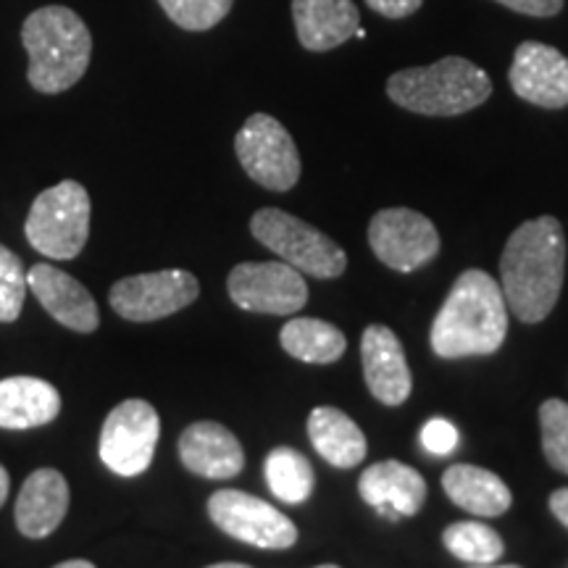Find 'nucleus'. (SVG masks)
Returning a JSON list of instances; mask_svg holds the SVG:
<instances>
[{
  "instance_id": "f3484780",
  "label": "nucleus",
  "mask_w": 568,
  "mask_h": 568,
  "mask_svg": "<svg viewBox=\"0 0 568 568\" xmlns=\"http://www.w3.org/2000/svg\"><path fill=\"white\" fill-rule=\"evenodd\" d=\"M180 460L187 471L205 479H232L243 471L240 439L216 422H195L180 437Z\"/></svg>"
},
{
  "instance_id": "412c9836",
  "label": "nucleus",
  "mask_w": 568,
  "mask_h": 568,
  "mask_svg": "<svg viewBox=\"0 0 568 568\" xmlns=\"http://www.w3.org/2000/svg\"><path fill=\"white\" fill-rule=\"evenodd\" d=\"M443 489L458 508L485 518L503 516L514 503L506 481L489 468L471 464H456L447 468L443 474Z\"/></svg>"
},
{
  "instance_id": "72a5a7b5",
  "label": "nucleus",
  "mask_w": 568,
  "mask_h": 568,
  "mask_svg": "<svg viewBox=\"0 0 568 568\" xmlns=\"http://www.w3.org/2000/svg\"><path fill=\"white\" fill-rule=\"evenodd\" d=\"M53 568H95L90 564V560H67V564H59Z\"/></svg>"
},
{
  "instance_id": "1a4fd4ad",
  "label": "nucleus",
  "mask_w": 568,
  "mask_h": 568,
  "mask_svg": "<svg viewBox=\"0 0 568 568\" xmlns=\"http://www.w3.org/2000/svg\"><path fill=\"white\" fill-rule=\"evenodd\" d=\"M161 437V418L148 400H124L101 429V460L119 477H138L151 466Z\"/></svg>"
},
{
  "instance_id": "6ab92c4d",
  "label": "nucleus",
  "mask_w": 568,
  "mask_h": 568,
  "mask_svg": "<svg viewBox=\"0 0 568 568\" xmlns=\"http://www.w3.org/2000/svg\"><path fill=\"white\" fill-rule=\"evenodd\" d=\"M69 510V485L55 468H38L27 477L17 497V527L24 537L42 539L61 527Z\"/></svg>"
},
{
  "instance_id": "4468645a",
  "label": "nucleus",
  "mask_w": 568,
  "mask_h": 568,
  "mask_svg": "<svg viewBox=\"0 0 568 568\" xmlns=\"http://www.w3.org/2000/svg\"><path fill=\"white\" fill-rule=\"evenodd\" d=\"M361 361L372 395L382 406H403L414 389L406 351L389 326L372 324L361 337Z\"/></svg>"
},
{
  "instance_id": "7c9ffc66",
  "label": "nucleus",
  "mask_w": 568,
  "mask_h": 568,
  "mask_svg": "<svg viewBox=\"0 0 568 568\" xmlns=\"http://www.w3.org/2000/svg\"><path fill=\"white\" fill-rule=\"evenodd\" d=\"M424 0H366V6L372 9L374 13H379V17L385 19H406L410 13H416L422 9Z\"/></svg>"
},
{
  "instance_id": "423d86ee",
  "label": "nucleus",
  "mask_w": 568,
  "mask_h": 568,
  "mask_svg": "<svg viewBox=\"0 0 568 568\" xmlns=\"http://www.w3.org/2000/svg\"><path fill=\"white\" fill-rule=\"evenodd\" d=\"M251 232L261 245L280 255L284 264L297 268L301 274H311L316 280H335L347 268V255L335 240L282 209L255 211Z\"/></svg>"
},
{
  "instance_id": "a211bd4d",
  "label": "nucleus",
  "mask_w": 568,
  "mask_h": 568,
  "mask_svg": "<svg viewBox=\"0 0 568 568\" xmlns=\"http://www.w3.org/2000/svg\"><path fill=\"white\" fill-rule=\"evenodd\" d=\"M297 42L311 53L345 45L361 30V13L353 0H293Z\"/></svg>"
},
{
  "instance_id": "f257e3e1",
  "label": "nucleus",
  "mask_w": 568,
  "mask_h": 568,
  "mask_svg": "<svg viewBox=\"0 0 568 568\" xmlns=\"http://www.w3.org/2000/svg\"><path fill=\"white\" fill-rule=\"evenodd\" d=\"M566 280V234L556 216H537L510 234L500 258V290L524 324L545 322Z\"/></svg>"
},
{
  "instance_id": "7ed1b4c3",
  "label": "nucleus",
  "mask_w": 568,
  "mask_h": 568,
  "mask_svg": "<svg viewBox=\"0 0 568 568\" xmlns=\"http://www.w3.org/2000/svg\"><path fill=\"white\" fill-rule=\"evenodd\" d=\"M21 42L30 55L27 80L38 92L59 95L88 74L92 34L77 11L67 6H42L21 24Z\"/></svg>"
},
{
  "instance_id": "9d476101",
  "label": "nucleus",
  "mask_w": 568,
  "mask_h": 568,
  "mask_svg": "<svg viewBox=\"0 0 568 568\" xmlns=\"http://www.w3.org/2000/svg\"><path fill=\"white\" fill-rule=\"evenodd\" d=\"M201 295L195 274L166 268V272L124 276L111 287V308L126 322H159L187 308Z\"/></svg>"
},
{
  "instance_id": "5701e85b",
  "label": "nucleus",
  "mask_w": 568,
  "mask_h": 568,
  "mask_svg": "<svg viewBox=\"0 0 568 568\" xmlns=\"http://www.w3.org/2000/svg\"><path fill=\"white\" fill-rule=\"evenodd\" d=\"M280 343L303 364H335L345 355L347 339L335 324L322 318H293L282 326Z\"/></svg>"
},
{
  "instance_id": "f03ea898",
  "label": "nucleus",
  "mask_w": 568,
  "mask_h": 568,
  "mask_svg": "<svg viewBox=\"0 0 568 568\" xmlns=\"http://www.w3.org/2000/svg\"><path fill=\"white\" fill-rule=\"evenodd\" d=\"M508 335V303L487 272L468 268L447 293L432 324V351L456 361L468 355H493Z\"/></svg>"
},
{
  "instance_id": "cd10ccee",
  "label": "nucleus",
  "mask_w": 568,
  "mask_h": 568,
  "mask_svg": "<svg viewBox=\"0 0 568 568\" xmlns=\"http://www.w3.org/2000/svg\"><path fill=\"white\" fill-rule=\"evenodd\" d=\"M27 276L21 268V258L9 247L0 245V322H17L27 297Z\"/></svg>"
},
{
  "instance_id": "2eb2a0df",
  "label": "nucleus",
  "mask_w": 568,
  "mask_h": 568,
  "mask_svg": "<svg viewBox=\"0 0 568 568\" xmlns=\"http://www.w3.org/2000/svg\"><path fill=\"white\" fill-rule=\"evenodd\" d=\"M27 284H30V290L40 301L42 308H45L55 322L69 326V329L90 335V332H95L98 324H101L98 305L88 293V287H82L74 276L61 272V268H55L51 264L32 266L30 274H27Z\"/></svg>"
},
{
  "instance_id": "2f4dec72",
  "label": "nucleus",
  "mask_w": 568,
  "mask_h": 568,
  "mask_svg": "<svg viewBox=\"0 0 568 568\" xmlns=\"http://www.w3.org/2000/svg\"><path fill=\"white\" fill-rule=\"evenodd\" d=\"M550 510L552 516H556L558 521L568 529V487L556 489V493L550 495Z\"/></svg>"
},
{
  "instance_id": "a878e982",
  "label": "nucleus",
  "mask_w": 568,
  "mask_h": 568,
  "mask_svg": "<svg viewBox=\"0 0 568 568\" xmlns=\"http://www.w3.org/2000/svg\"><path fill=\"white\" fill-rule=\"evenodd\" d=\"M176 27L187 32H209L230 17L234 0H159Z\"/></svg>"
},
{
  "instance_id": "473e14b6",
  "label": "nucleus",
  "mask_w": 568,
  "mask_h": 568,
  "mask_svg": "<svg viewBox=\"0 0 568 568\" xmlns=\"http://www.w3.org/2000/svg\"><path fill=\"white\" fill-rule=\"evenodd\" d=\"M9 489H11V477H9V471L0 466V508H3L6 497H9Z\"/></svg>"
},
{
  "instance_id": "c756f323",
  "label": "nucleus",
  "mask_w": 568,
  "mask_h": 568,
  "mask_svg": "<svg viewBox=\"0 0 568 568\" xmlns=\"http://www.w3.org/2000/svg\"><path fill=\"white\" fill-rule=\"evenodd\" d=\"M495 3L506 6V9L524 13V17H535V19H550L556 13L564 11L566 0H495Z\"/></svg>"
},
{
  "instance_id": "4c0bfd02",
  "label": "nucleus",
  "mask_w": 568,
  "mask_h": 568,
  "mask_svg": "<svg viewBox=\"0 0 568 568\" xmlns=\"http://www.w3.org/2000/svg\"><path fill=\"white\" fill-rule=\"evenodd\" d=\"M316 568H339V566H332V564H326V566H316Z\"/></svg>"
},
{
  "instance_id": "f704fd0d",
  "label": "nucleus",
  "mask_w": 568,
  "mask_h": 568,
  "mask_svg": "<svg viewBox=\"0 0 568 568\" xmlns=\"http://www.w3.org/2000/svg\"><path fill=\"white\" fill-rule=\"evenodd\" d=\"M209 568H251L245 564H216V566H209Z\"/></svg>"
},
{
  "instance_id": "39448f33",
  "label": "nucleus",
  "mask_w": 568,
  "mask_h": 568,
  "mask_svg": "<svg viewBox=\"0 0 568 568\" xmlns=\"http://www.w3.org/2000/svg\"><path fill=\"white\" fill-rule=\"evenodd\" d=\"M90 195L80 182L63 180L42 190L27 213L24 234L45 258L71 261L90 237Z\"/></svg>"
},
{
  "instance_id": "dca6fc26",
  "label": "nucleus",
  "mask_w": 568,
  "mask_h": 568,
  "mask_svg": "<svg viewBox=\"0 0 568 568\" xmlns=\"http://www.w3.org/2000/svg\"><path fill=\"white\" fill-rule=\"evenodd\" d=\"M358 493L376 514L397 521L400 516H416L422 510L426 481L414 466L400 460H382L361 474Z\"/></svg>"
},
{
  "instance_id": "0eeeda50",
  "label": "nucleus",
  "mask_w": 568,
  "mask_h": 568,
  "mask_svg": "<svg viewBox=\"0 0 568 568\" xmlns=\"http://www.w3.org/2000/svg\"><path fill=\"white\" fill-rule=\"evenodd\" d=\"M234 153L245 174L274 193H287L301 180V153L293 134L268 113L247 119L234 138Z\"/></svg>"
},
{
  "instance_id": "20e7f679",
  "label": "nucleus",
  "mask_w": 568,
  "mask_h": 568,
  "mask_svg": "<svg viewBox=\"0 0 568 568\" xmlns=\"http://www.w3.org/2000/svg\"><path fill=\"white\" fill-rule=\"evenodd\" d=\"M387 95L395 105L422 116H460L493 95V80L464 55H445L429 67L395 71L387 80Z\"/></svg>"
},
{
  "instance_id": "b1692460",
  "label": "nucleus",
  "mask_w": 568,
  "mask_h": 568,
  "mask_svg": "<svg viewBox=\"0 0 568 568\" xmlns=\"http://www.w3.org/2000/svg\"><path fill=\"white\" fill-rule=\"evenodd\" d=\"M264 474L274 497H280L282 503H290V506H301L314 493L316 477L311 460L303 453L293 450V447H274L266 456Z\"/></svg>"
},
{
  "instance_id": "aec40b11",
  "label": "nucleus",
  "mask_w": 568,
  "mask_h": 568,
  "mask_svg": "<svg viewBox=\"0 0 568 568\" xmlns=\"http://www.w3.org/2000/svg\"><path fill=\"white\" fill-rule=\"evenodd\" d=\"M61 414V395L51 382L38 376H9L0 379V426L3 429H32L51 424Z\"/></svg>"
},
{
  "instance_id": "ddd939ff",
  "label": "nucleus",
  "mask_w": 568,
  "mask_h": 568,
  "mask_svg": "<svg viewBox=\"0 0 568 568\" xmlns=\"http://www.w3.org/2000/svg\"><path fill=\"white\" fill-rule=\"evenodd\" d=\"M508 80L521 101L539 109L558 111L568 105V59L548 42H521L514 53Z\"/></svg>"
},
{
  "instance_id": "c85d7f7f",
  "label": "nucleus",
  "mask_w": 568,
  "mask_h": 568,
  "mask_svg": "<svg viewBox=\"0 0 568 568\" xmlns=\"http://www.w3.org/2000/svg\"><path fill=\"white\" fill-rule=\"evenodd\" d=\"M458 429L447 418H429L422 429V445L432 456H450L458 447Z\"/></svg>"
},
{
  "instance_id": "4be33fe9",
  "label": "nucleus",
  "mask_w": 568,
  "mask_h": 568,
  "mask_svg": "<svg viewBox=\"0 0 568 568\" xmlns=\"http://www.w3.org/2000/svg\"><path fill=\"white\" fill-rule=\"evenodd\" d=\"M308 437L318 456L335 468H355L366 458V437L361 426L332 406L311 410Z\"/></svg>"
},
{
  "instance_id": "e433bc0d",
  "label": "nucleus",
  "mask_w": 568,
  "mask_h": 568,
  "mask_svg": "<svg viewBox=\"0 0 568 568\" xmlns=\"http://www.w3.org/2000/svg\"><path fill=\"white\" fill-rule=\"evenodd\" d=\"M355 38H358V40H366V30H364V27H361V30L355 32Z\"/></svg>"
},
{
  "instance_id": "393cba45",
  "label": "nucleus",
  "mask_w": 568,
  "mask_h": 568,
  "mask_svg": "<svg viewBox=\"0 0 568 568\" xmlns=\"http://www.w3.org/2000/svg\"><path fill=\"white\" fill-rule=\"evenodd\" d=\"M445 548L453 552L458 560H466L471 566H485L495 564L503 556L506 545H503L500 535L495 529H489L487 524L479 521H458L450 524L443 531Z\"/></svg>"
},
{
  "instance_id": "c9c22d12",
  "label": "nucleus",
  "mask_w": 568,
  "mask_h": 568,
  "mask_svg": "<svg viewBox=\"0 0 568 568\" xmlns=\"http://www.w3.org/2000/svg\"><path fill=\"white\" fill-rule=\"evenodd\" d=\"M471 568H521V566H493V564H485V566H471Z\"/></svg>"
},
{
  "instance_id": "bb28decb",
  "label": "nucleus",
  "mask_w": 568,
  "mask_h": 568,
  "mask_svg": "<svg viewBox=\"0 0 568 568\" xmlns=\"http://www.w3.org/2000/svg\"><path fill=\"white\" fill-rule=\"evenodd\" d=\"M542 426V453L552 468L568 474V403L550 397L539 406Z\"/></svg>"
},
{
  "instance_id": "9b49d317",
  "label": "nucleus",
  "mask_w": 568,
  "mask_h": 568,
  "mask_svg": "<svg viewBox=\"0 0 568 568\" xmlns=\"http://www.w3.org/2000/svg\"><path fill=\"white\" fill-rule=\"evenodd\" d=\"M226 290L232 303L251 314L293 316L308 301V284L303 274L284 261L234 266Z\"/></svg>"
},
{
  "instance_id": "6e6552de",
  "label": "nucleus",
  "mask_w": 568,
  "mask_h": 568,
  "mask_svg": "<svg viewBox=\"0 0 568 568\" xmlns=\"http://www.w3.org/2000/svg\"><path fill=\"white\" fill-rule=\"evenodd\" d=\"M209 516L224 535L261 550H287L297 542V527L282 510L240 489H219L209 497Z\"/></svg>"
},
{
  "instance_id": "f8f14e48",
  "label": "nucleus",
  "mask_w": 568,
  "mask_h": 568,
  "mask_svg": "<svg viewBox=\"0 0 568 568\" xmlns=\"http://www.w3.org/2000/svg\"><path fill=\"white\" fill-rule=\"evenodd\" d=\"M368 245L395 272H416L439 253L437 226L410 209L376 211L368 224Z\"/></svg>"
}]
</instances>
